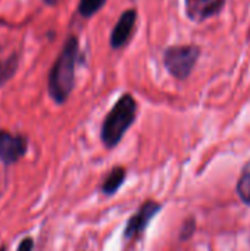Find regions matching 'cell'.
<instances>
[{"label": "cell", "instance_id": "cell-9", "mask_svg": "<svg viewBox=\"0 0 250 251\" xmlns=\"http://www.w3.org/2000/svg\"><path fill=\"white\" fill-rule=\"evenodd\" d=\"M21 63V51H13L7 57L0 59V88L6 85L18 72Z\"/></svg>", "mask_w": 250, "mask_h": 251}, {"label": "cell", "instance_id": "cell-2", "mask_svg": "<svg viewBox=\"0 0 250 251\" xmlns=\"http://www.w3.org/2000/svg\"><path fill=\"white\" fill-rule=\"evenodd\" d=\"M137 101L133 94H122L103 119L100 140L108 150L115 149L137 118Z\"/></svg>", "mask_w": 250, "mask_h": 251}, {"label": "cell", "instance_id": "cell-3", "mask_svg": "<svg viewBox=\"0 0 250 251\" xmlns=\"http://www.w3.org/2000/svg\"><path fill=\"white\" fill-rule=\"evenodd\" d=\"M202 54L197 44H175L164 50V66L171 76L178 81L187 79L194 71L196 63Z\"/></svg>", "mask_w": 250, "mask_h": 251}, {"label": "cell", "instance_id": "cell-11", "mask_svg": "<svg viewBox=\"0 0 250 251\" xmlns=\"http://www.w3.org/2000/svg\"><path fill=\"white\" fill-rule=\"evenodd\" d=\"M108 0H80L78 3V13L83 18H91L94 16L105 4Z\"/></svg>", "mask_w": 250, "mask_h": 251}, {"label": "cell", "instance_id": "cell-10", "mask_svg": "<svg viewBox=\"0 0 250 251\" xmlns=\"http://www.w3.org/2000/svg\"><path fill=\"white\" fill-rule=\"evenodd\" d=\"M237 194L240 200L250 206V160L243 166L239 181H237Z\"/></svg>", "mask_w": 250, "mask_h": 251}, {"label": "cell", "instance_id": "cell-4", "mask_svg": "<svg viewBox=\"0 0 250 251\" xmlns=\"http://www.w3.org/2000/svg\"><path fill=\"white\" fill-rule=\"evenodd\" d=\"M161 210H162V204H159L158 201H153V200L144 201L139 207V210L127 221L124 232H122L124 241L133 243V241L140 240V237L146 232L147 226Z\"/></svg>", "mask_w": 250, "mask_h": 251}, {"label": "cell", "instance_id": "cell-1", "mask_svg": "<svg viewBox=\"0 0 250 251\" xmlns=\"http://www.w3.org/2000/svg\"><path fill=\"white\" fill-rule=\"evenodd\" d=\"M78 59L80 40L75 35H69L65 40L62 50L59 51L47 76V93L56 104L66 103L75 87V71Z\"/></svg>", "mask_w": 250, "mask_h": 251}, {"label": "cell", "instance_id": "cell-14", "mask_svg": "<svg viewBox=\"0 0 250 251\" xmlns=\"http://www.w3.org/2000/svg\"><path fill=\"white\" fill-rule=\"evenodd\" d=\"M46 4H49V6H56L60 0H43Z\"/></svg>", "mask_w": 250, "mask_h": 251}, {"label": "cell", "instance_id": "cell-6", "mask_svg": "<svg viewBox=\"0 0 250 251\" xmlns=\"http://www.w3.org/2000/svg\"><path fill=\"white\" fill-rule=\"evenodd\" d=\"M136 24H137V10L134 7L125 9L118 18L115 26L112 28V32L109 37L111 49L113 50L124 49L133 38Z\"/></svg>", "mask_w": 250, "mask_h": 251}, {"label": "cell", "instance_id": "cell-15", "mask_svg": "<svg viewBox=\"0 0 250 251\" xmlns=\"http://www.w3.org/2000/svg\"><path fill=\"white\" fill-rule=\"evenodd\" d=\"M0 251H6V246H1V247H0Z\"/></svg>", "mask_w": 250, "mask_h": 251}, {"label": "cell", "instance_id": "cell-13", "mask_svg": "<svg viewBox=\"0 0 250 251\" xmlns=\"http://www.w3.org/2000/svg\"><path fill=\"white\" fill-rule=\"evenodd\" d=\"M34 250V240L31 237L22 238L16 251H32Z\"/></svg>", "mask_w": 250, "mask_h": 251}, {"label": "cell", "instance_id": "cell-7", "mask_svg": "<svg viewBox=\"0 0 250 251\" xmlns=\"http://www.w3.org/2000/svg\"><path fill=\"white\" fill-rule=\"evenodd\" d=\"M227 0H186V12L192 21L203 22L221 13Z\"/></svg>", "mask_w": 250, "mask_h": 251}, {"label": "cell", "instance_id": "cell-8", "mask_svg": "<svg viewBox=\"0 0 250 251\" xmlns=\"http://www.w3.org/2000/svg\"><path fill=\"white\" fill-rule=\"evenodd\" d=\"M125 178H127V171L122 168V166H115L109 174L108 176L105 178L100 190L105 196L111 197V196H115L118 193V190L124 185L125 182Z\"/></svg>", "mask_w": 250, "mask_h": 251}, {"label": "cell", "instance_id": "cell-5", "mask_svg": "<svg viewBox=\"0 0 250 251\" xmlns=\"http://www.w3.org/2000/svg\"><path fill=\"white\" fill-rule=\"evenodd\" d=\"M28 153V138L21 134H12L0 129V162L12 166Z\"/></svg>", "mask_w": 250, "mask_h": 251}, {"label": "cell", "instance_id": "cell-12", "mask_svg": "<svg viewBox=\"0 0 250 251\" xmlns=\"http://www.w3.org/2000/svg\"><path fill=\"white\" fill-rule=\"evenodd\" d=\"M194 231H196V222H194L193 218H189V219L183 224V226H181L180 240H181V241H187V240L194 234Z\"/></svg>", "mask_w": 250, "mask_h": 251}]
</instances>
